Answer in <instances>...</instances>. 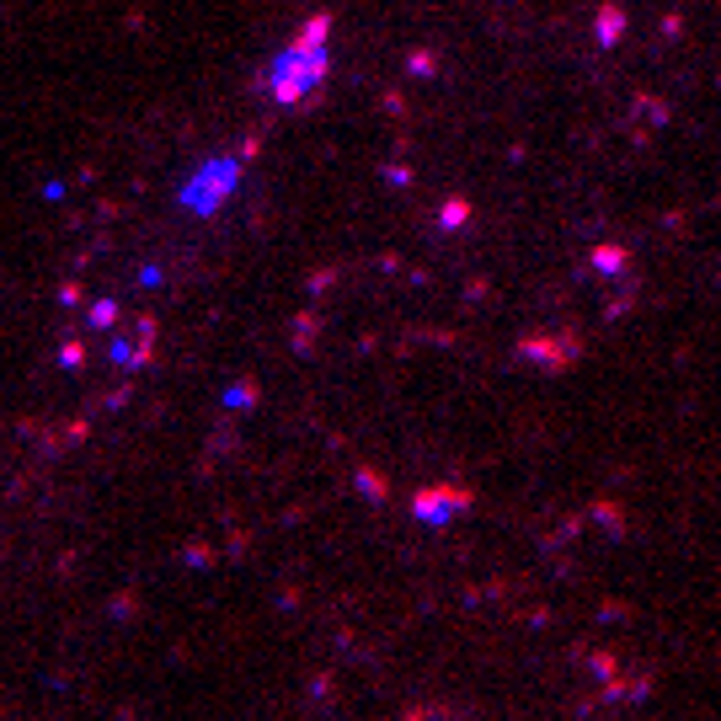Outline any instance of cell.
Listing matches in <instances>:
<instances>
[{"mask_svg": "<svg viewBox=\"0 0 721 721\" xmlns=\"http://www.w3.org/2000/svg\"><path fill=\"white\" fill-rule=\"evenodd\" d=\"M326 75H332V11H316L310 22H300V33L284 43V54L262 75V91L278 107H305L321 97Z\"/></svg>", "mask_w": 721, "mask_h": 721, "instance_id": "obj_1", "label": "cell"}, {"mask_svg": "<svg viewBox=\"0 0 721 721\" xmlns=\"http://www.w3.org/2000/svg\"><path fill=\"white\" fill-rule=\"evenodd\" d=\"M252 155H257V145H246L241 155H214V161H203L193 177L182 182L177 203H182L187 214H219V203H225L235 187H241V171H246Z\"/></svg>", "mask_w": 721, "mask_h": 721, "instance_id": "obj_2", "label": "cell"}, {"mask_svg": "<svg viewBox=\"0 0 721 721\" xmlns=\"http://www.w3.org/2000/svg\"><path fill=\"white\" fill-rule=\"evenodd\" d=\"M470 508H476V492H470V487H449V481L422 487V492L412 497L417 524H454V513H470Z\"/></svg>", "mask_w": 721, "mask_h": 721, "instance_id": "obj_3", "label": "cell"}, {"mask_svg": "<svg viewBox=\"0 0 721 721\" xmlns=\"http://www.w3.org/2000/svg\"><path fill=\"white\" fill-rule=\"evenodd\" d=\"M150 337H155V321H139V337H118V342H113V364L145 369V364H150Z\"/></svg>", "mask_w": 721, "mask_h": 721, "instance_id": "obj_4", "label": "cell"}, {"mask_svg": "<svg viewBox=\"0 0 721 721\" xmlns=\"http://www.w3.org/2000/svg\"><path fill=\"white\" fill-rule=\"evenodd\" d=\"M588 668L599 673L604 684H615V679H620V663H615V652H593V657H588Z\"/></svg>", "mask_w": 721, "mask_h": 721, "instance_id": "obj_5", "label": "cell"}, {"mask_svg": "<svg viewBox=\"0 0 721 721\" xmlns=\"http://www.w3.org/2000/svg\"><path fill=\"white\" fill-rule=\"evenodd\" d=\"M86 321H91V326H113V321H118V305H113V300L91 305V310H86Z\"/></svg>", "mask_w": 721, "mask_h": 721, "instance_id": "obj_6", "label": "cell"}, {"mask_svg": "<svg viewBox=\"0 0 721 721\" xmlns=\"http://www.w3.org/2000/svg\"><path fill=\"white\" fill-rule=\"evenodd\" d=\"M252 401H257V385L252 380H241V385L230 390V406H252Z\"/></svg>", "mask_w": 721, "mask_h": 721, "instance_id": "obj_7", "label": "cell"}, {"mask_svg": "<svg viewBox=\"0 0 721 721\" xmlns=\"http://www.w3.org/2000/svg\"><path fill=\"white\" fill-rule=\"evenodd\" d=\"M358 487H364L369 497H385V487H380V476H374V470H364V476H358Z\"/></svg>", "mask_w": 721, "mask_h": 721, "instance_id": "obj_8", "label": "cell"}, {"mask_svg": "<svg viewBox=\"0 0 721 721\" xmlns=\"http://www.w3.org/2000/svg\"><path fill=\"white\" fill-rule=\"evenodd\" d=\"M59 364H65V369H75V364H81V342H65V353H59Z\"/></svg>", "mask_w": 721, "mask_h": 721, "instance_id": "obj_9", "label": "cell"}, {"mask_svg": "<svg viewBox=\"0 0 721 721\" xmlns=\"http://www.w3.org/2000/svg\"><path fill=\"white\" fill-rule=\"evenodd\" d=\"M444 225H449V230L465 225V203H449V209H444Z\"/></svg>", "mask_w": 721, "mask_h": 721, "instance_id": "obj_10", "label": "cell"}]
</instances>
